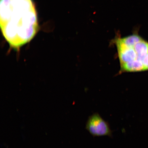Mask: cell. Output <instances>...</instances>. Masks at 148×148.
Segmentation results:
<instances>
[{"label":"cell","mask_w":148,"mask_h":148,"mask_svg":"<svg viewBox=\"0 0 148 148\" xmlns=\"http://www.w3.org/2000/svg\"><path fill=\"white\" fill-rule=\"evenodd\" d=\"M120 63V73L148 70V42L134 33L124 37L117 36L114 41Z\"/></svg>","instance_id":"cell-1"},{"label":"cell","mask_w":148,"mask_h":148,"mask_svg":"<svg viewBox=\"0 0 148 148\" xmlns=\"http://www.w3.org/2000/svg\"><path fill=\"white\" fill-rule=\"evenodd\" d=\"M86 128L94 137L112 136V131L110 125L98 113L89 116L86 124Z\"/></svg>","instance_id":"cell-2"},{"label":"cell","mask_w":148,"mask_h":148,"mask_svg":"<svg viewBox=\"0 0 148 148\" xmlns=\"http://www.w3.org/2000/svg\"><path fill=\"white\" fill-rule=\"evenodd\" d=\"M12 15L11 18H20L28 11L35 8L32 0H11Z\"/></svg>","instance_id":"cell-3"},{"label":"cell","mask_w":148,"mask_h":148,"mask_svg":"<svg viewBox=\"0 0 148 148\" xmlns=\"http://www.w3.org/2000/svg\"><path fill=\"white\" fill-rule=\"evenodd\" d=\"M11 0H0V24L3 25L10 20L12 15Z\"/></svg>","instance_id":"cell-4"}]
</instances>
